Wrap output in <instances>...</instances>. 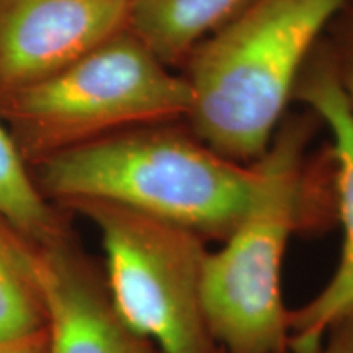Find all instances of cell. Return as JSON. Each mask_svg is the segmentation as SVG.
Listing matches in <instances>:
<instances>
[{"instance_id":"4","label":"cell","mask_w":353,"mask_h":353,"mask_svg":"<svg viewBox=\"0 0 353 353\" xmlns=\"http://www.w3.org/2000/svg\"><path fill=\"white\" fill-rule=\"evenodd\" d=\"M192 92L125 28L41 82L0 101V120L30 167L136 126L185 120Z\"/></svg>"},{"instance_id":"13","label":"cell","mask_w":353,"mask_h":353,"mask_svg":"<svg viewBox=\"0 0 353 353\" xmlns=\"http://www.w3.org/2000/svg\"><path fill=\"white\" fill-rule=\"evenodd\" d=\"M314 353H353V317L335 322Z\"/></svg>"},{"instance_id":"11","label":"cell","mask_w":353,"mask_h":353,"mask_svg":"<svg viewBox=\"0 0 353 353\" xmlns=\"http://www.w3.org/2000/svg\"><path fill=\"white\" fill-rule=\"evenodd\" d=\"M0 213L43 242L72 231L70 213L48 200L7 126L0 120Z\"/></svg>"},{"instance_id":"6","label":"cell","mask_w":353,"mask_h":353,"mask_svg":"<svg viewBox=\"0 0 353 353\" xmlns=\"http://www.w3.org/2000/svg\"><path fill=\"white\" fill-rule=\"evenodd\" d=\"M130 0H0V101L128 28Z\"/></svg>"},{"instance_id":"9","label":"cell","mask_w":353,"mask_h":353,"mask_svg":"<svg viewBox=\"0 0 353 353\" xmlns=\"http://www.w3.org/2000/svg\"><path fill=\"white\" fill-rule=\"evenodd\" d=\"M254 0H130L128 30L170 69Z\"/></svg>"},{"instance_id":"2","label":"cell","mask_w":353,"mask_h":353,"mask_svg":"<svg viewBox=\"0 0 353 353\" xmlns=\"http://www.w3.org/2000/svg\"><path fill=\"white\" fill-rule=\"evenodd\" d=\"M348 2L254 0L185 63L188 130L221 156L257 162L281 126L307 59Z\"/></svg>"},{"instance_id":"7","label":"cell","mask_w":353,"mask_h":353,"mask_svg":"<svg viewBox=\"0 0 353 353\" xmlns=\"http://www.w3.org/2000/svg\"><path fill=\"white\" fill-rule=\"evenodd\" d=\"M48 353H159L114 306L103 265L69 231L39 244Z\"/></svg>"},{"instance_id":"12","label":"cell","mask_w":353,"mask_h":353,"mask_svg":"<svg viewBox=\"0 0 353 353\" xmlns=\"http://www.w3.org/2000/svg\"><path fill=\"white\" fill-rule=\"evenodd\" d=\"M332 25L334 34L329 44L339 79L353 110V2H348Z\"/></svg>"},{"instance_id":"5","label":"cell","mask_w":353,"mask_h":353,"mask_svg":"<svg viewBox=\"0 0 353 353\" xmlns=\"http://www.w3.org/2000/svg\"><path fill=\"white\" fill-rule=\"evenodd\" d=\"M61 208L90 221L118 312L159 353H223L203 306L208 241L179 224L103 200Z\"/></svg>"},{"instance_id":"8","label":"cell","mask_w":353,"mask_h":353,"mask_svg":"<svg viewBox=\"0 0 353 353\" xmlns=\"http://www.w3.org/2000/svg\"><path fill=\"white\" fill-rule=\"evenodd\" d=\"M314 117L332 136L330 164L335 200V218L342 226L341 257L327 285L290 314L291 353H314L327 330V317L353 281V110L339 79L329 41L317 44L304 65L294 88Z\"/></svg>"},{"instance_id":"15","label":"cell","mask_w":353,"mask_h":353,"mask_svg":"<svg viewBox=\"0 0 353 353\" xmlns=\"http://www.w3.org/2000/svg\"><path fill=\"white\" fill-rule=\"evenodd\" d=\"M348 317H353V281L345 293L342 294V298L335 303L332 311H330L327 317V330L332 327L335 322L348 319ZM327 330H325V334H327Z\"/></svg>"},{"instance_id":"1","label":"cell","mask_w":353,"mask_h":353,"mask_svg":"<svg viewBox=\"0 0 353 353\" xmlns=\"http://www.w3.org/2000/svg\"><path fill=\"white\" fill-rule=\"evenodd\" d=\"M48 200H103L223 242L249 208L259 162L221 156L175 123L136 126L59 152L34 165Z\"/></svg>"},{"instance_id":"3","label":"cell","mask_w":353,"mask_h":353,"mask_svg":"<svg viewBox=\"0 0 353 353\" xmlns=\"http://www.w3.org/2000/svg\"><path fill=\"white\" fill-rule=\"evenodd\" d=\"M312 121H286L259 159L260 180L232 232L210 250L203 306L223 353H291L283 263L303 223L304 151Z\"/></svg>"},{"instance_id":"10","label":"cell","mask_w":353,"mask_h":353,"mask_svg":"<svg viewBox=\"0 0 353 353\" xmlns=\"http://www.w3.org/2000/svg\"><path fill=\"white\" fill-rule=\"evenodd\" d=\"M39 242L0 213V342L46 327Z\"/></svg>"},{"instance_id":"14","label":"cell","mask_w":353,"mask_h":353,"mask_svg":"<svg viewBox=\"0 0 353 353\" xmlns=\"http://www.w3.org/2000/svg\"><path fill=\"white\" fill-rule=\"evenodd\" d=\"M48 329L0 342V353H48Z\"/></svg>"}]
</instances>
